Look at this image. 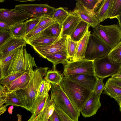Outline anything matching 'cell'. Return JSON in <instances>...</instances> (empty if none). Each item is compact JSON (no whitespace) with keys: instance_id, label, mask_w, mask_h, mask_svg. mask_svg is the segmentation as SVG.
<instances>
[{"instance_id":"1","label":"cell","mask_w":121,"mask_h":121,"mask_svg":"<svg viewBox=\"0 0 121 121\" xmlns=\"http://www.w3.org/2000/svg\"><path fill=\"white\" fill-rule=\"evenodd\" d=\"M24 46L20 47L13 58L0 69V79L22 72H31L37 67L34 57Z\"/></svg>"},{"instance_id":"2","label":"cell","mask_w":121,"mask_h":121,"mask_svg":"<svg viewBox=\"0 0 121 121\" xmlns=\"http://www.w3.org/2000/svg\"><path fill=\"white\" fill-rule=\"evenodd\" d=\"M48 68H36L30 73V79L27 87L25 89L16 91L17 94L24 105L25 109L32 112L38 89L47 73Z\"/></svg>"},{"instance_id":"3","label":"cell","mask_w":121,"mask_h":121,"mask_svg":"<svg viewBox=\"0 0 121 121\" xmlns=\"http://www.w3.org/2000/svg\"><path fill=\"white\" fill-rule=\"evenodd\" d=\"M60 85L69 99L80 112L92 92L65 76Z\"/></svg>"},{"instance_id":"4","label":"cell","mask_w":121,"mask_h":121,"mask_svg":"<svg viewBox=\"0 0 121 121\" xmlns=\"http://www.w3.org/2000/svg\"><path fill=\"white\" fill-rule=\"evenodd\" d=\"M51 98L55 105L75 121H78L80 112L71 102L60 85H52Z\"/></svg>"},{"instance_id":"5","label":"cell","mask_w":121,"mask_h":121,"mask_svg":"<svg viewBox=\"0 0 121 121\" xmlns=\"http://www.w3.org/2000/svg\"><path fill=\"white\" fill-rule=\"evenodd\" d=\"M93 33L111 49L121 40V28L119 24L104 26L99 24Z\"/></svg>"},{"instance_id":"6","label":"cell","mask_w":121,"mask_h":121,"mask_svg":"<svg viewBox=\"0 0 121 121\" xmlns=\"http://www.w3.org/2000/svg\"><path fill=\"white\" fill-rule=\"evenodd\" d=\"M94 60L84 59L76 61L68 60L63 65L64 76L82 74L96 76Z\"/></svg>"},{"instance_id":"7","label":"cell","mask_w":121,"mask_h":121,"mask_svg":"<svg viewBox=\"0 0 121 121\" xmlns=\"http://www.w3.org/2000/svg\"><path fill=\"white\" fill-rule=\"evenodd\" d=\"M111 49L94 33L89 38L84 59L95 60L107 55Z\"/></svg>"},{"instance_id":"8","label":"cell","mask_w":121,"mask_h":121,"mask_svg":"<svg viewBox=\"0 0 121 121\" xmlns=\"http://www.w3.org/2000/svg\"><path fill=\"white\" fill-rule=\"evenodd\" d=\"M55 9L47 4H24L15 5L13 9L33 18H41L51 16Z\"/></svg>"},{"instance_id":"9","label":"cell","mask_w":121,"mask_h":121,"mask_svg":"<svg viewBox=\"0 0 121 121\" xmlns=\"http://www.w3.org/2000/svg\"><path fill=\"white\" fill-rule=\"evenodd\" d=\"M94 65L95 74L98 78L112 76L121 69V63H112L107 55L95 60Z\"/></svg>"},{"instance_id":"10","label":"cell","mask_w":121,"mask_h":121,"mask_svg":"<svg viewBox=\"0 0 121 121\" xmlns=\"http://www.w3.org/2000/svg\"><path fill=\"white\" fill-rule=\"evenodd\" d=\"M33 17L20 12L12 9L1 8L0 21L4 22L11 26Z\"/></svg>"},{"instance_id":"11","label":"cell","mask_w":121,"mask_h":121,"mask_svg":"<svg viewBox=\"0 0 121 121\" xmlns=\"http://www.w3.org/2000/svg\"><path fill=\"white\" fill-rule=\"evenodd\" d=\"M78 17L81 20L87 23L94 29L99 24L100 22L96 17V13L90 12L80 3L77 2L74 10L69 13Z\"/></svg>"},{"instance_id":"12","label":"cell","mask_w":121,"mask_h":121,"mask_svg":"<svg viewBox=\"0 0 121 121\" xmlns=\"http://www.w3.org/2000/svg\"><path fill=\"white\" fill-rule=\"evenodd\" d=\"M65 77L92 92L94 91L98 78L96 76L84 74Z\"/></svg>"},{"instance_id":"13","label":"cell","mask_w":121,"mask_h":121,"mask_svg":"<svg viewBox=\"0 0 121 121\" xmlns=\"http://www.w3.org/2000/svg\"><path fill=\"white\" fill-rule=\"evenodd\" d=\"M66 37L61 38L56 42L52 44L33 46L34 50L40 57L45 58L48 55L60 50L65 49Z\"/></svg>"},{"instance_id":"14","label":"cell","mask_w":121,"mask_h":121,"mask_svg":"<svg viewBox=\"0 0 121 121\" xmlns=\"http://www.w3.org/2000/svg\"><path fill=\"white\" fill-rule=\"evenodd\" d=\"M100 98V97L92 93L80 112L83 117L86 118L89 117L96 114L101 106Z\"/></svg>"},{"instance_id":"15","label":"cell","mask_w":121,"mask_h":121,"mask_svg":"<svg viewBox=\"0 0 121 121\" xmlns=\"http://www.w3.org/2000/svg\"><path fill=\"white\" fill-rule=\"evenodd\" d=\"M70 13L62 24L60 39L69 36L81 20L77 16Z\"/></svg>"},{"instance_id":"16","label":"cell","mask_w":121,"mask_h":121,"mask_svg":"<svg viewBox=\"0 0 121 121\" xmlns=\"http://www.w3.org/2000/svg\"><path fill=\"white\" fill-rule=\"evenodd\" d=\"M30 79L29 72H26L16 79L5 86L9 92L16 91L26 88L28 85Z\"/></svg>"},{"instance_id":"17","label":"cell","mask_w":121,"mask_h":121,"mask_svg":"<svg viewBox=\"0 0 121 121\" xmlns=\"http://www.w3.org/2000/svg\"><path fill=\"white\" fill-rule=\"evenodd\" d=\"M27 44L24 38L12 37L0 47V56L4 55L20 47H25Z\"/></svg>"},{"instance_id":"18","label":"cell","mask_w":121,"mask_h":121,"mask_svg":"<svg viewBox=\"0 0 121 121\" xmlns=\"http://www.w3.org/2000/svg\"><path fill=\"white\" fill-rule=\"evenodd\" d=\"M60 39L48 36L41 32L32 37L26 42L27 44L33 47L52 44L58 41Z\"/></svg>"},{"instance_id":"19","label":"cell","mask_w":121,"mask_h":121,"mask_svg":"<svg viewBox=\"0 0 121 121\" xmlns=\"http://www.w3.org/2000/svg\"><path fill=\"white\" fill-rule=\"evenodd\" d=\"M45 59L52 63L53 70H56L57 64H62L63 65L69 58L66 50L63 49L48 55Z\"/></svg>"},{"instance_id":"20","label":"cell","mask_w":121,"mask_h":121,"mask_svg":"<svg viewBox=\"0 0 121 121\" xmlns=\"http://www.w3.org/2000/svg\"><path fill=\"white\" fill-rule=\"evenodd\" d=\"M91 34V31L88 30L78 42L75 56L72 61H76L85 58L89 38Z\"/></svg>"},{"instance_id":"21","label":"cell","mask_w":121,"mask_h":121,"mask_svg":"<svg viewBox=\"0 0 121 121\" xmlns=\"http://www.w3.org/2000/svg\"><path fill=\"white\" fill-rule=\"evenodd\" d=\"M90 26L88 23L81 20L69 36L72 40L78 42L89 30Z\"/></svg>"},{"instance_id":"22","label":"cell","mask_w":121,"mask_h":121,"mask_svg":"<svg viewBox=\"0 0 121 121\" xmlns=\"http://www.w3.org/2000/svg\"><path fill=\"white\" fill-rule=\"evenodd\" d=\"M112 0H103L97 11L96 13V17L100 22L108 18V13Z\"/></svg>"},{"instance_id":"23","label":"cell","mask_w":121,"mask_h":121,"mask_svg":"<svg viewBox=\"0 0 121 121\" xmlns=\"http://www.w3.org/2000/svg\"><path fill=\"white\" fill-rule=\"evenodd\" d=\"M63 74L56 70H49L44 77V79L52 85H60L64 77Z\"/></svg>"},{"instance_id":"24","label":"cell","mask_w":121,"mask_h":121,"mask_svg":"<svg viewBox=\"0 0 121 121\" xmlns=\"http://www.w3.org/2000/svg\"><path fill=\"white\" fill-rule=\"evenodd\" d=\"M107 55L109 60L112 63H121V40L111 49Z\"/></svg>"},{"instance_id":"25","label":"cell","mask_w":121,"mask_h":121,"mask_svg":"<svg viewBox=\"0 0 121 121\" xmlns=\"http://www.w3.org/2000/svg\"><path fill=\"white\" fill-rule=\"evenodd\" d=\"M104 86L103 94L114 98L117 97L121 96V87L107 81Z\"/></svg>"},{"instance_id":"26","label":"cell","mask_w":121,"mask_h":121,"mask_svg":"<svg viewBox=\"0 0 121 121\" xmlns=\"http://www.w3.org/2000/svg\"><path fill=\"white\" fill-rule=\"evenodd\" d=\"M50 96L49 94L44 97L37 96L31 112L32 114L34 113L36 115L39 114L45 108Z\"/></svg>"},{"instance_id":"27","label":"cell","mask_w":121,"mask_h":121,"mask_svg":"<svg viewBox=\"0 0 121 121\" xmlns=\"http://www.w3.org/2000/svg\"><path fill=\"white\" fill-rule=\"evenodd\" d=\"M62 25L56 22L42 32L48 36L55 38H60Z\"/></svg>"},{"instance_id":"28","label":"cell","mask_w":121,"mask_h":121,"mask_svg":"<svg viewBox=\"0 0 121 121\" xmlns=\"http://www.w3.org/2000/svg\"><path fill=\"white\" fill-rule=\"evenodd\" d=\"M78 43L72 40L69 36L66 37L65 48L70 61H72L75 57Z\"/></svg>"},{"instance_id":"29","label":"cell","mask_w":121,"mask_h":121,"mask_svg":"<svg viewBox=\"0 0 121 121\" xmlns=\"http://www.w3.org/2000/svg\"><path fill=\"white\" fill-rule=\"evenodd\" d=\"M12 37L24 38L26 35L25 22H22L11 26L10 29Z\"/></svg>"},{"instance_id":"30","label":"cell","mask_w":121,"mask_h":121,"mask_svg":"<svg viewBox=\"0 0 121 121\" xmlns=\"http://www.w3.org/2000/svg\"><path fill=\"white\" fill-rule=\"evenodd\" d=\"M121 9V0H112L109 10L108 18H117Z\"/></svg>"},{"instance_id":"31","label":"cell","mask_w":121,"mask_h":121,"mask_svg":"<svg viewBox=\"0 0 121 121\" xmlns=\"http://www.w3.org/2000/svg\"><path fill=\"white\" fill-rule=\"evenodd\" d=\"M70 13L62 7L56 9L51 16L60 25H62Z\"/></svg>"},{"instance_id":"32","label":"cell","mask_w":121,"mask_h":121,"mask_svg":"<svg viewBox=\"0 0 121 121\" xmlns=\"http://www.w3.org/2000/svg\"><path fill=\"white\" fill-rule=\"evenodd\" d=\"M5 103L8 106L20 107L25 109L24 105L17 96L16 91L10 92L8 94Z\"/></svg>"},{"instance_id":"33","label":"cell","mask_w":121,"mask_h":121,"mask_svg":"<svg viewBox=\"0 0 121 121\" xmlns=\"http://www.w3.org/2000/svg\"><path fill=\"white\" fill-rule=\"evenodd\" d=\"M103 0H80L76 1L80 3L87 10L93 13L95 8L100 4Z\"/></svg>"},{"instance_id":"34","label":"cell","mask_w":121,"mask_h":121,"mask_svg":"<svg viewBox=\"0 0 121 121\" xmlns=\"http://www.w3.org/2000/svg\"><path fill=\"white\" fill-rule=\"evenodd\" d=\"M50 99L49 98L45 108L39 114L36 115L33 113L30 119L27 121H48V119L47 116V111L49 104Z\"/></svg>"},{"instance_id":"35","label":"cell","mask_w":121,"mask_h":121,"mask_svg":"<svg viewBox=\"0 0 121 121\" xmlns=\"http://www.w3.org/2000/svg\"><path fill=\"white\" fill-rule=\"evenodd\" d=\"M52 86L51 83L43 79L39 88L37 97H44L48 95V92Z\"/></svg>"},{"instance_id":"36","label":"cell","mask_w":121,"mask_h":121,"mask_svg":"<svg viewBox=\"0 0 121 121\" xmlns=\"http://www.w3.org/2000/svg\"><path fill=\"white\" fill-rule=\"evenodd\" d=\"M20 47L4 55L0 56V69L3 67L13 58Z\"/></svg>"},{"instance_id":"37","label":"cell","mask_w":121,"mask_h":121,"mask_svg":"<svg viewBox=\"0 0 121 121\" xmlns=\"http://www.w3.org/2000/svg\"><path fill=\"white\" fill-rule=\"evenodd\" d=\"M40 19V18L34 17L26 20L25 22L26 27V35L29 33L36 26Z\"/></svg>"},{"instance_id":"38","label":"cell","mask_w":121,"mask_h":121,"mask_svg":"<svg viewBox=\"0 0 121 121\" xmlns=\"http://www.w3.org/2000/svg\"><path fill=\"white\" fill-rule=\"evenodd\" d=\"M25 72H22L11 75L0 79V84L3 86L6 85L14 81L23 74Z\"/></svg>"},{"instance_id":"39","label":"cell","mask_w":121,"mask_h":121,"mask_svg":"<svg viewBox=\"0 0 121 121\" xmlns=\"http://www.w3.org/2000/svg\"><path fill=\"white\" fill-rule=\"evenodd\" d=\"M57 22L56 20L50 22L42 26L39 27L34 30L30 32L27 35H26L24 39L26 42L30 38L33 36L38 34L46 29L49 26Z\"/></svg>"},{"instance_id":"40","label":"cell","mask_w":121,"mask_h":121,"mask_svg":"<svg viewBox=\"0 0 121 121\" xmlns=\"http://www.w3.org/2000/svg\"><path fill=\"white\" fill-rule=\"evenodd\" d=\"M104 79L102 78H98L95 89L92 92L94 95L100 97L104 87V84L103 82Z\"/></svg>"},{"instance_id":"41","label":"cell","mask_w":121,"mask_h":121,"mask_svg":"<svg viewBox=\"0 0 121 121\" xmlns=\"http://www.w3.org/2000/svg\"><path fill=\"white\" fill-rule=\"evenodd\" d=\"M12 37L10 29L0 31V47L9 39Z\"/></svg>"},{"instance_id":"42","label":"cell","mask_w":121,"mask_h":121,"mask_svg":"<svg viewBox=\"0 0 121 121\" xmlns=\"http://www.w3.org/2000/svg\"><path fill=\"white\" fill-rule=\"evenodd\" d=\"M55 20H56L55 19L51 16L41 17L38 23L31 32L39 27L44 26Z\"/></svg>"},{"instance_id":"43","label":"cell","mask_w":121,"mask_h":121,"mask_svg":"<svg viewBox=\"0 0 121 121\" xmlns=\"http://www.w3.org/2000/svg\"><path fill=\"white\" fill-rule=\"evenodd\" d=\"M10 92L7 90L5 86L0 85V106L5 103L7 95Z\"/></svg>"},{"instance_id":"44","label":"cell","mask_w":121,"mask_h":121,"mask_svg":"<svg viewBox=\"0 0 121 121\" xmlns=\"http://www.w3.org/2000/svg\"><path fill=\"white\" fill-rule=\"evenodd\" d=\"M55 110L60 116L62 121H75L66 115L55 105Z\"/></svg>"},{"instance_id":"45","label":"cell","mask_w":121,"mask_h":121,"mask_svg":"<svg viewBox=\"0 0 121 121\" xmlns=\"http://www.w3.org/2000/svg\"><path fill=\"white\" fill-rule=\"evenodd\" d=\"M107 81L121 87V79L111 77L108 79Z\"/></svg>"},{"instance_id":"46","label":"cell","mask_w":121,"mask_h":121,"mask_svg":"<svg viewBox=\"0 0 121 121\" xmlns=\"http://www.w3.org/2000/svg\"><path fill=\"white\" fill-rule=\"evenodd\" d=\"M50 118L52 121H62L60 116L55 109L53 114Z\"/></svg>"},{"instance_id":"47","label":"cell","mask_w":121,"mask_h":121,"mask_svg":"<svg viewBox=\"0 0 121 121\" xmlns=\"http://www.w3.org/2000/svg\"><path fill=\"white\" fill-rule=\"evenodd\" d=\"M11 26L6 23L1 21H0V31L10 29Z\"/></svg>"},{"instance_id":"48","label":"cell","mask_w":121,"mask_h":121,"mask_svg":"<svg viewBox=\"0 0 121 121\" xmlns=\"http://www.w3.org/2000/svg\"><path fill=\"white\" fill-rule=\"evenodd\" d=\"M8 105L6 104L2 105L0 106V115L4 112L7 109L6 107Z\"/></svg>"},{"instance_id":"49","label":"cell","mask_w":121,"mask_h":121,"mask_svg":"<svg viewBox=\"0 0 121 121\" xmlns=\"http://www.w3.org/2000/svg\"><path fill=\"white\" fill-rule=\"evenodd\" d=\"M111 77L121 79V69L117 73L112 76Z\"/></svg>"},{"instance_id":"50","label":"cell","mask_w":121,"mask_h":121,"mask_svg":"<svg viewBox=\"0 0 121 121\" xmlns=\"http://www.w3.org/2000/svg\"><path fill=\"white\" fill-rule=\"evenodd\" d=\"M114 99L117 102L120 107H121V96L117 97Z\"/></svg>"},{"instance_id":"51","label":"cell","mask_w":121,"mask_h":121,"mask_svg":"<svg viewBox=\"0 0 121 121\" xmlns=\"http://www.w3.org/2000/svg\"><path fill=\"white\" fill-rule=\"evenodd\" d=\"M14 106L11 105L10 106L8 109V111L9 113L10 114H12L13 110L14 108Z\"/></svg>"},{"instance_id":"52","label":"cell","mask_w":121,"mask_h":121,"mask_svg":"<svg viewBox=\"0 0 121 121\" xmlns=\"http://www.w3.org/2000/svg\"><path fill=\"white\" fill-rule=\"evenodd\" d=\"M117 18L118 20L119 25L121 28V9L119 15Z\"/></svg>"},{"instance_id":"53","label":"cell","mask_w":121,"mask_h":121,"mask_svg":"<svg viewBox=\"0 0 121 121\" xmlns=\"http://www.w3.org/2000/svg\"><path fill=\"white\" fill-rule=\"evenodd\" d=\"M17 116L18 117V121H22V116L19 114H17Z\"/></svg>"},{"instance_id":"54","label":"cell","mask_w":121,"mask_h":121,"mask_svg":"<svg viewBox=\"0 0 121 121\" xmlns=\"http://www.w3.org/2000/svg\"><path fill=\"white\" fill-rule=\"evenodd\" d=\"M48 121H52L51 119L49 117V118L48 119Z\"/></svg>"},{"instance_id":"55","label":"cell","mask_w":121,"mask_h":121,"mask_svg":"<svg viewBox=\"0 0 121 121\" xmlns=\"http://www.w3.org/2000/svg\"><path fill=\"white\" fill-rule=\"evenodd\" d=\"M120 111L121 112V107H120Z\"/></svg>"}]
</instances>
